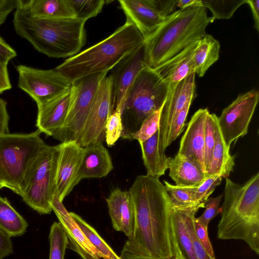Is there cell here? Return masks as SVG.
Masks as SVG:
<instances>
[{
  "mask_svg": "<svg viewBox=\"0 0 259 259\" xmlns=\"http://www.w3.org/2000/svg\"><path fill=\"white\" fill-rule=\"evenodd\" d=\"M75 17L87 20L99 14L105 4L104 0H69Z\"/></svg>",
  "mask_w": 259,
  "mask_h": 259,
  "instance_id": "34",
  "label": "cell"
},
{
  "mask_svg": "<svg viewBox=\"0 0 259 259\" xmlns=\"http://www.w3.org/2000/svg\"><path fill=\"white\" fill-rule=\"evenodd\" d=\"M203 7L208 8L212 14L213 21L218 19L231 18L236 10L246 0L211 1L201 0Z\"/></svg>",
  "mask_w": 259,
  "mask_h": 259,
  "instance_id": "33",
  "label": "cell"
},
{
  "mask_svg": "<svg viewBox=\"0 0 259 259\" xmlns=\"http://www.w3.org/2000/svg\"><path fill=\"white\" fill-rule=\"evenodd\" d=\"M135 213L133 235L123 245L121 259H170L181 252L172 206L159 178L138 176L129 189Z\"/></svg>",
  "mask_w": 259,
  "mask_h": 259,
  "instance_id": "1",
  "label": "cell"
},
{
  "mask_svg": "<svg viewBox=\"0 0 259 259\" xmlns=\"http://www.w3.org/2000/svg\"><path fill=\"white\" fill-rule=\"evenodd\" d=\"M223 177L219 175L207 177L199 186L189 188L193 192L195 201L205 205L206 201L213 193L215 188L219 185Z\"/></svg>",
  "mask_w": 259,
  "mask_h": 259,
  "instance_id": "36",
  "label": "cell"
},
{
  "mask_svg": "<svg viewBox=\"0 0 259 259\" xmlns=\"http://www.w3.org/2000/svg\"><path fill=\"white\" fill-rule=\"evenodd\" d=\"M203 7L201 0H177V7L180 9Z\"/></svg>",
  "mask_w": 259,
  "mask_h": 259,
  "instance_id": "50",
  "label": "cell"
},
{
  "mask_svg": "<svg viewBox=\"0 0 259 259\" xmlns=\"http://www.w3.org/2000/svg\"><path fill=\"white\" fill-rule=\"evenodd\" d=\"M195 73H193L169 88L160 112L158 128L159 147L165 152L168 146L169 128L174 117L195 97Z\"/></svg>",
  "mask_w": 259,
  "mask_h": 259,
  "instance_id": "13",
  "label": "cell"
},
{
  "mask_svg": "<svg viewBox=\"0 0 259 259\" xmlns=\"http://www.w3.org/2000/svg\"><path fill=\"white\" fill-rule=\"evenodd\" d=\"M145 40L134 24L126 20L108 37L68 58L55 69L71 83L89 75L108 72Z\"/></svg>",
  "mask_w": 259,
  "mask_h": 259,
  "instance_id": "5",
  "label": "cell"
},
{
  "mask_svg": "<svg viewBox=\"0 0 259 259\" xmlns=\"http://www.w3.org/2000/svg\"><path fill=\"white\" fill-rule=\"evenodd\" d=\"M163 182L173 208L184 209L197 205L204 208V205L195 201L193 193L189 188L178 187L166 181Z\"/></svg>",
  "mask_w": 259,
  "mask_h": 259,
  "instance_id": "31",
  "label": "cell"
},
{
  "mask_svg": "<svg viewBox=\"0 0 259 259\" xmlns=\"http://www.w3.org/2000/svg\"><path fill=\"white\" fill-rule=\"evenodd\" d=\"M220 45L212 35L206 34L198 41L193 55L195 73L203 77L219 58Z\"/></svg>",
  "mask_w": 259,
  "mask_h": 259,
  "instance_id": "27",
  "label": "cell"
},
{
  "mask_svg": "<svg viewBox=\"0 0 259 259\" xmlns=\"http://www.w3.org/2000/svg\"><path fill=\"white\" fill-rule=\"evenodd\" d=\"M192 102L188 103L174 117L169 128L168 146H169L181 135Z\"/></svg>",
  "mask_w": 259,
  "mask_h": 259,
  "instance_id": "40",
  "label": "cell"
},
{
  "mask_svg": "<svg viewBox=\"0 0 259 259\" xmlns=\"http://www.w3.org/2000/svg\"><path fill=\"white\" fill-rule=\"evenodd\" d=\"M161 109L153 113L145 119L139 130L132 135V140H137L139 143H142L156 133L159 128Z\"/></svg>",
  "mask_w": 259,
  "mask_h": 259,
  "instance_id": "39",
  "label": "cell"
},
{
  "mask_svg": "<svg viewBox=\"0 0 259 259\" xmlns=\"http://www.w3.org/2000/svg\"><path fill=\"white\" fill-rule=\"evenodd\" d=\"M114 110L112 78L111 75H106L98 87L78 144L84 148L93 143L103 142L106 123Z\"/></svg>",
  "mask_w": 259,
  "mask_h": 259,
  "instance_id": "12",
  "label": "cell"
},
{
  "mask_svg": "<svg viewBox=\"0 0 259 259\" xmlns=\"http://www.w3.org/2000/svg\"><path fill=\"white\" fill-rule=\"evenodd\" d=\"M175 229L178 244L184 259H197L185 218V208L172 207Z\"/></svg>",
  "mask_w": 259,
  "mask_h": 259,
  "instance_id": "29",
  "label": "cell"
},
{
  "mask_svg": "<svg viewBox=\"0 0 259 259\" xmlns=\"http://www.w3.org/2000/svg\"><path fill=\"white\" fill-rule=\"evenodd\" d=\"M58 145H46L32 162L27 173L22 194L24 201L40 214L53 210L51 202L56 194Z\"/></svg>",
  "mask_w": 259,
  "mask_h": 259,
  "instance_id": "8",
  "label": "cell"
},
{
  "mask_svg": "<svg viewBox=\"0 0 259 259\" xmlns=\"http://www.w3.org/2000/svg\"><path fill=\"white\" fill-rule=\"evenodd\" d=\"M35 18H75L69 0H18Z\"/></svg>",
  "mask_w": 259,
  "mask_h": 259,
  "instance_id": "24",
  "label": "cell"
},
{
  "mask_svg": "<svg viewBox=\"0 0 259 259\" xmlns=\"http://www.w3.org/2000/svg\"><path fill=\"white\" fill-rule=\"evenodd\" d=\"M234 157L230 153V148L226 144L218 122L215 119V143L210 164L206 171V177L219 175L227 178L233 171Z\"/></svg>",
  "mask_w": 259,
  "mask_h": 259,
  "instance_id": "25",
  "label": "cell"
},
{
  "mask_svg": "<svg viewBox=\"0 0 259 259\" xmlns=\"http://www.w3.org/2000/svg\"><path fill=\"white\" fill-rule=\"evenodd\" d=\"M194 228L196 236L205 249L210 256L215 258L212 245L209 240L207 228L199 222L196 218L194 219Z\"/></svg>",
  "mask_w": 259,
  "mask_h": 259,
  "instance_id": "42",
  "label": "cell"
},
{
  "mask_svg": "<svg viewBox=\"0 0 259 259\" xmlns=\"http://www.w3.org/2000/svg\"><path fill=\"white\" fill-rule=\"evenodd\" d=\"M41 133L37 130L0 136V189L5 187L21 196L28 169L47 145Z\"/></svg>",
  "mask_w": 259,
  "mask_h": 259,
  "instance_id": "7",
  "label": "cell"
},
{
  "mask_svg": "<svg viewBox=\"0 0 259 259\" xmlns=\"http://www.w3.org/2000/svg\"><path fill=\"white\" fill-rule=\"evenodd\" d=\"M121 8L144 37L152 34L164 21L148 0H119Z\"/></svg>",
  "mask_w": 259,
  "mask_h": 259,
  "instance_id": "19",
  "label": "cell"
},
{
  "mask_svg": "<svg viewBox=\"0 0 259 259\" xmlns=\"http://www.w3.org/2000/svg\"><path fill=\"white\" fill-rule=\"evenodd\" d=\"M246 3L249 6L252 11L254 20V28L259 31V1L246 0Z\"/></svg>",
  "mask_w": 259,
  "mask_h": 259,
  "instance_id": "49",
  "label": "cell"
},
{
  "mask_svg": "<svg viewBox=\"0 0 259 259\" xmlns=\"http://www.w3.org/2000/svg\"><path fill=\"white\" fill-rule=\"evenodd\" d=\"M107 72L89 75L71 83L68 113L62 126L52 137L61 142L79 141L88 118L93 101Z\"/></svg>",
  "mask_w": 259,
  "mask_h": 259,
  "instance_id": "9",
  "label": "cell"
},
{
  "mask_svg": "<svg viewBox=\"0 0 259 259\" xmlns=\"http://www.w3.org/2000/svg\"><path fill=\"white\" fill-rule=\"evenodd\" d=\"M85 20L76 18H38L17 0L13 25L16 33L49 57H72L86 42Z\"/></svg>",
  "mask_w": 259,
  "mask_h": 259,
  "instance_id": "2",
  "label": "cell"
},
{
  "mask_svg": "<svg viewBox=\"0 0 259 259\" xmlns=\"http://www.w3.org/2000/svg\"><path fill=\"white\" fill-rule=\"evenodd\" d=\"M223 196L221 194L216 197L208 198L205 203V210L197 220L205 227H208L209 222L220 212V203Z\"/></svg>",
  "mask_w": 259,
  "mask_h": 259,
  "instance_id": "41",
  "label": "cell"
},
{
  "mask_svg": "<svg viewBox=\"0 0 259 259\" xmlns=\"http://www.w3.org/2000/svg\"><path fill=\"white\" fill-rule=\"evenodd\" d=\"M208 112L207 108H201L193 115L181 138L177 153L195 163L205 174L204 130Z\"/></svg>",
  "mask_w": 259,
  "mask_h": 259,
  "instance_id": "16",
  "label": "cell"
},
{
  "mask_svg": "<svg viewBox=\"0 0 259 259\" xmlns=\"http://www.w3.org/2000/svg\"><path fill=\"white\" fill-rule=\"evenodd\" d=\"M58 146L56 194L63 201L80 181L79 171L84 149L73 141L62 142Z\"/></svg>",
  "mask_w": 259,
  "mask_h": 259,
  "instance_id": "14",
  "label": "cell"
},
{
  "mask_svg": "<svg viewBox=\"0 0 259 259\" xmlns=\"http://www.w3.org/2000/svg\"><path fill=\"white\" fill-rule=\"evenodd\" d=\"M217 115L208 113L204 130V162L207 171L210 164L215 143V119Z\"/></svg>",
  "mask_w": 259,
  "mask_h": 259,
  "instance_id": "38",
  "label": "cell"
},
{
  "mask_svg": "<svg viewBox=\"0 0 259 259\" xmlns=\"http://www.w3.org/2000/svg\"><path fill=\"white\" fill-rule=\"evenodd\" d=\"M79 171V178H100L107 176L113 169L111 157L102 142L91 144L85 147Z\"/></svg>",
  "mask_w": 259,
  "mask_h": 259,
  "instance_id": "22",
  "label": "cell"
},
{
  "mask_svg": "<svg viewBox=\"0 0 259 259\" xmlns=\"http://www.w3.org/2000/svg\"><path fill=\"white\" fill-rule=\"evenodd\" d=\"M198 41L153 69L169 84V88L174 87L182 79L195 73L192 58Z\"/></svg>",
  "mask_w": 259,
  "mask_h": 259,
  "instance_id": "21",
  "label": "cell"
},
{
  "mask_svg": "<svg viewBox=\"0 0 259 259\" xmlns=\"http://www.w3.org/2000/svg\"><path fill=\"white\" fill-rule=\"evenodd\" d=\"M70 214L83 233L104 259H121L97 233L96 230L79 215L70 212Z\"/></svg>",
  "mask_w": 259,
  "mask_h": 259,
  "instance_id": "30",
  "label": "cell"
},
{
  "mask_svg": "<svg viewBox=\"0 0 259 259\" xmlns=\"http://www.w3.org/2000/svg\"><path fill=\"white\" fill-rule=\"evenodd\" d=\"M258 99L257 90L241 94L218 117L222 137L230 148L233 142L247 134Z\"/></svg>",
  "mask_w": 259,
  "mask_h": 259,
  "instance_id": "11",
  "label": "cell"
},
{
  "mask_svg": "<svg viewBox=\"0 0 259 259\" xmlns=\"http://www.w3.org/2000/svg\"><path fill=\"white\" fill-rule=\"evenodd\" d=\"M157 12L162 17H166L174 12L177 0H148Z\"/></svg>",
  "mask_w": 259,
  "mask_h": 259,
  "instance_id": "43",
  "label": "cell"
},
{
  "mask_svg": "<svg viewBox=\"0 0 259 259\" xmlns=\"http://www.w3.org/2000/svg\"><path fill=\"white\" fill-rule=\"evenodd\" d=\"M168 169L169 176L180 187H198L207 177L195 163L178 154L168 157Z\"/></svg>",
  "mask_w": 259,
  "mask_h": 259,
  "instance_id": "23",
  "label": "cell"
},
{
  "mask_svg": "<svg viewBox=\"0 0 259 259\" xmlns=\"http://www.w3.org/2000/svg\"><path fill=\"white\" fill-rule=\"evenodd\" d=\"M16 56V51L0 36V62L9 63Z\"/></svg>",
  "mask_w": 259,
  "mask_h": 259,
  "instance_id": "47",
  "label": "cell"
},
{
  "mask_svg": "<svg viewBox=\"0 0 259 259\" xmlns=\"http://www.w3.org/2000/svg\"><path fill=\"white\" fill-rule=\"evenodd\" d=\"M146 66L144 41L111 69L114 110H121L127 91L140 71Z\"/></svg>",
  "mask_w": 259,
  "mask_h": 259,
  "instance_id": "15",
  "label": "cell"
},
{
  "mask_svg": "<svg viewBox=\"0 0 259 259\" xmlns=\"http://www.w3.org/2000/svg\"><path fill=\"white\" fill-rule=\"evenodd\" d=\"M11 238L0 230V259H3L13 253V246Z\"/></svg>",
  "mask_w": 259,
  "mask_h": 259,
  "instance_id": "44",
  "label": "cell"
},
{
  "mask_svg": "<svg viewBox=\"0 0 259 259\" xmlns=\"http://www.w3.org/2000/svg\"><path fill=\"white\" fill-rule=\"evenodd\" d=\"M17 7V0H0V27Z\"/></svg>",
  "mask_w": 259,
  "mask_h": 259,
  "instance_id": "46",
  "label": "cell"
},
{
  "mask_svg": "<svg viewBox=\"0 0 259 259\" xmlns=\"http://www.w3.org/2000/svg\"><path fill=\"white\" fill-rule=\"evenodd\" d=\"M217 236L244 241L259 254V172L243 184L226 178Z\"/></svg>",
  "mask_w": 259,
  "mask_h": 259,
  "instance_id": "3",
  "label": "cell"
},
{
  "mask_svg": "<svg viewBox=\"0 0 259 259\" xmlns=\"http://www.w3.org/2000/svg\"><path fill=\"white\" fill-rule=\"evenodd\" d=\"M169 90V84L148 66L139 73L126 92L121 109V138L132 140L145 119L162 109Z\"/></svg>",
  "mask_w": 259,
  "mask_h": 259,
  "instance_id": "6",
  "label": "cell"
},
{
  "mask_svg": "<svg viewBox=\"0 0 259 259\" xmlns=\"http://www.w3.org/2000/svg\"><path fill=\"white\" fill-rule=\"evenodd\" d=\"M49 259H64L68 244V238L62 226L55 222L52 225L49 236Z\"/></svg>",
  "mask_w": 259,
  "mask_h": 259,
  "instance_id": "32",
  "label": "cell"
},
{
  "mask_svg": "<svg viewBox=\"0 0 259 259\" xmlns=\"http://www.w3.org/2000/svg\"><path fill=\"white\" fill-rule=\"evenodd\" d=\"M6 101L0 98V136L9 134V116L7 110Z\"/></svg>",
  "mask_w": 259,
  "mask_h": 259,
  "instance_id": "45",
  "label": "cell"
},
{
  "mask_svg": "<svg viewBox=\"0 0 259 259\" xmlns=\"http://www.w3.org/2000/svg\"><path fill=\"white\" fill-rule=\"evenodd\" d=\"M170 259H184L181 252L178 253L175 256Z\"/></svg>",
  "mask_w": 259,
  "mask_h": 259,
  "instance_id": "51",
  "label": "cell"
},
{
  "mask_svg": "<svg viewBox=\"0 0 259 259\" xmlns=\"http://www.w3.org/2000/svg\"><path fill=\"white\" fill-rule=\"evenodd\" d=\"M212 22L204 7L174 12L146 38V65L154 69L199 40L207 34L206 28Z\"/></svg>",
  "mask_w": 259,
  "mask_h": 259,
  "instance_id": "4",
  "label": "cell"
},
{
  "mask_svg": "<svg viewBox=\"0 0 259 259\" xmlns=\"http://www.w3.org/2000/svg\"><path fill=\"white\" fill-rule=\"evenodd\" d=\"M18 87L28 94L37 107L66 92L71 82L55 69L43 70L19 65Z\"/></svg>",
  "mask_w": 259,
  "mask_h": 259,
  "instance_id": "10",
  "label": "cell"
},
{
  "mask_svg": "<svg viewBox=\"0 0 259 259\" xmlns=\"http://www.w3.org/2000/svg\"><path fill=\"white\" fill-rule=\"evenodd\" d=\"M147 175L159 178L168 169V157L159 147L158 130L149 139L139 143Z\"/></svg>",
  "mask_w": 259,
  "mask_h": 259,
  "instance_id": "26",
  "label": "cell"
},
{
  "mask_svg": "<svg viewBox=\"0 0 259 259\" xmlns=\"http://www.w3.org/2000/svg\"><path fill=\"white\" fill-rule=\"evenodd\" d=\"M200 206L197 205L185 208V218L187 226L189 232L195 255L197 259H215L212 258L198 240L194 228V219Z\"/></svg>",
  "mask_w": 259,
  "mask_h": 259,
  "instance_id": "35",
  "label": "cell"
},
{
  "mask_svg": "<svg viewBox=\"0 0 259 259\" xmlns=\"http://www.w3.org/2000/svg\"><path fill=\"white\" fill-rule=\"evenodd\" d=\"M28 226L7 198L0 196V230L11 237H17L25 233Z\"/></svg>",
  "mask_w": 259,
  "mask_h": 259,
  "instance_id": "28",
  "label": "cell"
},
{
  "mask_svg": "<svg viewBox=\"0 0 259 259\" xmlns=\"http://www.w3.org/2000/svg\"><path fill=\"white\" fill-rule=\"evenodd\" d=\"M122 124L121 110L115 109L109 117L105 125V140L109 147H112L121 137Z\"/></svg>",
  "mask_w": 259,
  "mask_h": 259,
  "instance_id": "37",
  "label": "cell"
},
{
  "mask_svg": "<svg viewBox=\"0 0 259 259\" xmlns=\"http://www.w3.org/2000/svg\"><path fill=\"white\" fill-rule=\"evenodd\" d=\"M8 65V63L0 62V94L10 90L12 88Z\"/></svg>",
  "mask_w": 259,
  "mask_h": 259,
  "instance_id": "48",
  "label": "cell"
},
{
  "mask_svg": "<svg viewBox=\"0 0 259 259\" xmlns=\"http://www.w3.org/2000/svg\"><path fill=\"white\" fill-rule=\"evenodd\" d=\"M112 226L130 238L134 233L135 213L129 190L114 189L106 199Z\"/></svg>",
  "mask_w": 259,
  "mask_h": 259,
  "instance_id": "18",
  "label": "cell"
},
{
  "mask_svg": "<svg viewBox=\"0 0 259 259\" xmlns=\"http://www.w3.org/2000/svg\"><path fill=\"white\" fill-rule=\"evenodd\" d=\"M70 88L66 92L38 107L36 125L41 133L53 137L66 119L70 101Z\"/></svg>",
  "mask_w": 259,
  "mask_h": 259,
  "instance_id": "20",
  "label": "cell"
},
{
  "mask_svg": "<svg viewBox=\"0 0 259 259\" xmlns=\"http://www.w3.org/2000/svg\"><path fill=\"white\" fill-rule=\"evenodd\" d=\"M51 206L67 236L68 242L67 248L76 252L82 259H101V257L97 250L83 233L56 194L51 202Z\"/></svg>",
  "mask_w": 259,
  "mask_h": 259,
  "instance_id": "17",
  "label": "cell"
}]
</instances>
